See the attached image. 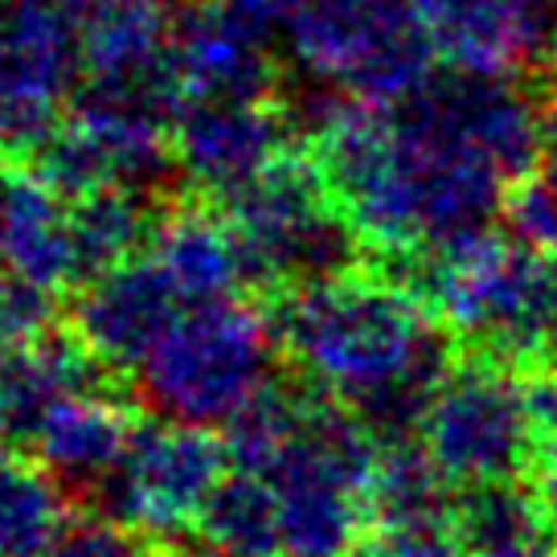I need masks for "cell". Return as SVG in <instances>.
Masks as SVG:
<instances>
[{
	"label": "cell",
	"mask_w": 557,
	"mask_h": 557,
	"mask_svg": "<svg viewBox=\"0 0 557 557\" xmlns=\"http://www.w3.org/2000/svg\"><path fill=\"white\" fill-rule=\"evenodd\" d=\"M29 438H34L37 459L62 484L103 487V480L120 468V459L132 447L136 426H132V410L115 394L78 385L37 418Z\"/></svg>",
	"instance_id": "obj_18"
},
{
	"label": "cell",
	"mask_w": 557,
	"mask_h": 557,
	"mask_svg": "<svg viewBox=\"0 0 557 557\" xmlns=\"http://www.w3.org/2000/svg\"><path fill=\"white\" fill-rule=\"evenodd\" d=\"M315 169L357 238L426 255L500 213L508 181L471 136L447 74L394 103L336 99L315 111Z\"/></svg>",
	"instance_id": "obj_1"
},
{
	"label": "cell",
	"mask_w": 557,
	"mask_h": 557,
	"mask_svg": "<svg viewBox=\"0 0 557 557\" xmlns=\"http://www.w3.org/2000/svg\"><path fill=\"white\" fill-rule=\"evenodd\" d=\"M537 500L557 529V426L537 443Z\"/></svg>",
	"instance_id": "obj_31"
},
{
	"label": "cell",
	"mask_w": 557,
	"mask_h": 557,
	"mask_svg": "<svg viewBox=\"0 0 557 557\" xmlns=\"http://www.w3.org/2000/svg\"><path fill=\"white\" fill-rule=\"evenodd\" d=\"M283 34L296 66L345 99L394 103L435 74L410 0H296Z\"/></svg>",
	"instance_id": "obj_6"
},
{
	"label": "cell",
	"mask_w": 557,
	"mask_h": 557,
	"mask_svg": "<svg viewBox=\"0 0 557 557\" xmlns=\"http://www.w3.org/2000/svg\"><path fill=\"white\" fill-rule=\"evenodd\" d=\"M369 508L382 533H406V529H435L447 524L451 512V480L443 475L431 451L410 438L385 443L377 455Z\"/></svg>",
	"instance_id": "obj_22"
},
{
	"label": "cell",
	"mask_w": 557,
	"mask_h": 557,
	"mask_svg": "<svg viewBox=\"0 0 557 557\" xmlns=\"http://www.w3.org/2000/svg\"><path fill=\"white\" fill-rule=\"evenodd\" d=\"M90 357L83 341L66 336H37L29 345L0 352V406L13 435H29L34 422L70 389L90 385Z\"/></svg>",
	"instance_id": "obj_20"
},
{
	"label": "cell",
	"mask_w": 557,
	"mask_h": 557,
	"mask_svg": "<svg viewBox=\"0 0 557 557\" xmlns=\"http://www.w3.org/2000/svg\"><path fill=\"white\" fill-rule=\"evenodd\" d=\"M164 107L83 90L78 107L41 148V173L70 197L95 189H148L173 169Z\"/></svg>",
	"instance_id": "obj_11"
},
{
	"label": "cell",
	"mask_w": 557,
	"mask_h": 557,
	"mask_svg": "<svg viewBox=\"0 0 557 557\" xmlns=\"http://www.w3.org/2000/svg\"><path fill=\"white\" fill-rule=\"evenodd\" d=\"M382 438L341 401H304L267 480L278 505V557H352L366 533Z\"/></svg>",
	"instance_id": "obj_3"
},
{
	"label": "cell",
	"mask_w": 557,
	"mask_h": 557,
	"mask_svg": "<svg viewBox=\"0 0 557 557\" xmlns=\"http://www.w3.org/2000/svg\"><path fill=\"white\" fill-rule=\"evenodd\" d=\"M152 259L185 304L238 296L246 278H255L234 222L206 209H181L164 218L152 230Z\"/></svg>",
	"instance_id": "obj_19"
},
{
	"label": "cell",
	"mask_w": 557,
	"mask_h": 557,
	"mask_svg": "<svg viewBox=\"0 0 557 557\" xmlns=\"http://www.w3.org/2000/svg\"><path fill=\"white\" fill-rule=\"evenodd\" d=\"M173 157L197 189L234 197L287 157V120L271 99H201L176 115Z\"/></svg>",
	"instance_id": "obj_13"
},
{
	"label": "cell",
	"mask_w": 557,
	"mask_h": 557,
	"mask_svg": "<svg viewBox=\"0 0 557 557\" xmlns=\"http://www.w3.org/2000/svg\"><path fill=\"white\" fill-rule=\"evenodd\" d=\"M222 4L234 17H243L246 25H255L267 37H271V29H283L292 9H296V0H222Z\"/></svg>",
	"instance_id": "obj_30"
},
{
	"label": "cell",
	"mask_w": 557,
	"mask_h": 557,
	"mask_svg": "<svg viewBox=\"0 0 557 557\" xmlns=\"http://www.w3.org/2000/svg\"><path fill=\"white\" fill-rule=\"evenodd\" d=\"M53 320V292L25 283L17 275H0V352L21 348L46 336Z\"/></svg>",
	"instance_id": "obj_27"
},
{
	"label": "cell",
	"mask_w": 557,
	"mask_h": 557,
	"mask_svg": "<svg viewBox=\"0 0 557 557\" xmlns=\"http://www.w3.org/2000/svg\"><path fill=\"white\" fill-rule=\"evenodd\" d=\"M66 529L62 480L41 459L0 455V557H50Z\"/></svg>",
	"instance_id": "obj_21"
},
{
	"label": "cell",
	"mask_w": 557,
	"mask_h": 557,
	"mask_svg": "<svg viewBox=\"0 0 557 557\" xmlns=\"http://www.w3.org/2000/svg\"><path fill=\"white\" fill-rule=\"evenodd\" d=\"M545 348H549V357H554V369H557V259L549 267V312H545Z\"/></svg>",
	"instance_id": "obj_33"
},
{
	"label": "cell",
	"mask_w": 557,
	"mask_h": 557,
	"mask_svg": "<svg viewBox=\"0 0 557 557\" xmlns=\"http://www.w3.org/2000/svg\"><path fill=\"white\" fill-rule=\"evenodd\" d=\"M230 222L238 230L250 275L262 283H315L345 275L357 259V230L315 164L283 157L259 181L230 197Z\"/></svg>",
	"instance_id": "obj_7"
},
{
	"label": "cell",
	"mask_w": 557,
	"mask_h": 557,
	"mask_svg": "<svg viewBox=\"0 0 557 557\" xmlns=\"http://www.w3.org/2000/svg\"><path fill=\"white\" fill-rule=\"evenodd\" d=\"M418 435L455 487L517 480L541 443L524 401V377L508 373L492 352L459 361L438 377Z\"/></svg>",
	"instance_id": "obj_8"
},
{
	"label": "cell",
	"mask_w": 557,
	"mask_h": 557,
	"mask_svg": "<svg viewBox=\"0 0 557 557\" xmlns=\"http://www.w3.org/2000/svg\"><path fill=\"white\" fill-rule=\"evenodd\" d=\"M173 78L181 103L201 99H267L275 62L267 34L234 17L222 0L189 4L173 25Z\"/></svg>",
	"instance_id": "obj_16"
},
{
	"label": "cell",
	"mask_w": 557,
	"mask_h": 557,
	"mask_svg": "<svg viewBox=\"0 0 557 557\" xmlns=\"http://www.w3.org/2000/svg\"><path fill=\"white\" fill-rule=\"evenodd\" d=\"M70 193L41 173L0 176V267L4 275L62 292L83 278Z\"/></svg>",
	"instance_id": "obj_17"
},
{
	"label": "cell",
	"mask_w": 557,
	"mask_h": 557,
	"mask_svg": "<svg viewBox=\"0 0 557 557\" xmlns=\"http://www.w3.org/2000/svg\"><path fill=\"white\" fill-rule=\"evenodd\" d=\"M278 329L246 299L185 304L139 361V389L173 422L226 426L271 385Z\"/></svg>",
	"instance_id": "obj_4"
},
{
	"label": "cell",
	"mask_w": 557,
	"mask_h": 557,
	"mask_svg": "<svg viewBox=\"0 0 557 557\" xmlns=\"http://www.w3.org/2000/svg\"><path fill=\"white\" fill-rule=\"evenodd\" d=\"M13 435V426H9V418H4V406H0V443Z\"/></svg>",
	"instance_id": "obj_36"
},
{
	"label": "cell",
	"mask_w": 557,
	"mask_h": 557,
	"mask_svg": "<svg viewBox=\"0 0 557 557\" xmlns=\"http://www.w3.org/2000/svg\"><path fill=\"white\" fill-rule=\"evenodd\" d=\"M173 25L160 0H90L83 17V90L120 95L176 111L181 90L173 78Z\"/></svg>",
	"instance_id": "obj_14"
},
{
	"label": "cell",
	"mask_w": 557,
	"mask_h": 557,
	"mask_svg": "<svg viewBox=\"0 0 557 557\" xmlns=\"http://www.w3.org/2000/svg\"><path fill=\"white\" fill-rule=\"evenodd\" d=\"M366 557H463V554H459V537L447 533V524H435V529L385 533Z\"/></svg>",
	"instance_id": "obj_29"
},
{
	"label": "cell",
	"mask_w": 557,
	"mask_h": 557,
	"mask_svg": "<svg viewBox=\"0 0 557 557\" xmlns=\"http://www.w3.org/2000/svg\"><path fill=\"white\" fill-rule=\"evenodd\" d=\"M541 164H545V181L557 189V87L545 111V139H541Z\"/></svg>",
	"instance_id": "obj_32"
},
{
	"label": "cell",
	"mask_w": 557,
	"mask_h": 557,
	"mask_svg": "<svg viewBox=\"0 0 557 557\" xmlns=\"http://www.w3.org/2000/svg\"><path fill=\"white\" fill-rule=\"evenodd\" d=\"M90 0H0V152H41L83 74Z\"/></svg>",
	"instance_id": "obj_9"
},
{
	"label": "cell",
	"mask_w": 557,
	"mask_h": 557,
	"mask_svg": "<svg viewBox=\"0 0 557 557\" xmlns=\"http://www.w3.org/2000/svg\"><path fill=\"white\" fill-rule=\"evenodd\" d=\"M278 341L320 394L352 410L382 443L422 426L438 377L451 369L422 296L352 271L299 283L278 312Z\"/></svg>",
	"instance_id": "obj_2"
},
{
	"label": "cell",
	"mask_w": 557,
	"mask_h": 557,
	"mask_svg": "<svg viewBox=\"0 0 557 557\" xmlns=\"http://www.w3.org/2000/svg\"><path fill=\"white\" fill-rule=\"evenodd\" d=\"M418 292L435 320L492 357H524L545 345L549 271L512 234L475 226L426 250Z\"/></svg>",
	"instance_id": "obj_5"
},
{
	"label": "cell",
	"mask_w": 557,
	"mask_h": 557,
	"mask_svg": "<svg viewBox=\"0 0 557 557\" xmlns=\"http://www.w3.org/2000/svg\"><path fill=\"white\" fill-rule=\"evenodd\" d=\"M455 537L468 554L480 549H508V545H549V517L537 496L505 484L468 487L463 505L455 508Z\"/></svg>",
	"instance_id": "obj_24"
},
{
	"label": "cell",
	"mask_w": 557,
	"mask_h": 557,
	"mask_svg": "<svg viewBox=\"0 0 557 557\" xmlns=\"http://www.w3.org/2000/svg\"><path fill=\"white\" fill-rule=\"evenodd\" d=\"M230 451L209 426L164 422L136 431L120 468L103 480L107 512L148 537H169L201 524L218 484L226 480Z\"/></svg>",
	"instance_id": "obj_10"
},
{
	"label": "cell",
	"mask_w": 557,
	"mask_h": 557,
	"mask_svg": "<svg viewBox=\"0 0 557 557\" xmlns=\"http://www.w3.org/2000/svg\"><path fill=\"white\" fill-rule=\"evenodd\" d=\"M50 557H157V549L148 545V533L111 517V521L70 524Z\"/></svg>",
	"instance_id": "obj_28"
},
{
	"label": "cell",
	"mask_w": 557,
	"mask_h": 557,
	"mask_svg": "<svg viewBox=\"0 0 557 557\" xmlns=\"http://www.w3.org/2000/svg\"><path fill=\"white\" fill-rule=\"evenodd\" d=\"M508 234L529 250H557V189L545 176H521L512 181L500 201Z\"/></svg>",
	"instance_id": "obj_26"
},
{
	"label": "cell",
	"mask_w": 557,
	"mask_h": 557,
	"mask_svg": "<svg viewBox=\"0 0 557 557\" xmlns=\"http://www.w3.org/2000/svg\"><path fill=\"white\" fill-rule=\"evenodd\" d=\"M152 209L144 189H95L74 197V243L83 278H95L136 255L152 234Z\"/></svg>",
	"instance_id": "obj_23"
},
{
	"label": "cell",
	"mask_w": 557,
	"mask_h": 557,
	"mask_svg": "<svg viewBox=\"0 0 557 557\" xmlns=\"http://www.w3.org/2000/svg\"><path fill=\"white\" fill-rule=\"evenodd\" d=\"M185 308L157 259H127L103 275L87 278L74 304V336L95 361L115 369H139L173 315Z\"/></svg>",
	"instance_id": "obj_15"
},
{
	"label": "cell",
	"mask_w": 557,
	"mask_h": 557,
	"mask_svg": "<svg viewBox=\"0 0 557 557\" xmlns=\"http://www.w3.org/2000/svg\"><path fill=\"white\" fill-rule=\"evenodd\" d=\"M201 533L238 554L278 557V505L271 480L255 471H230L201 517Z\"/></svg>",
	"instance_id": "obj_25"
},
{
	"label": "cell",
	"mask_w": 557,
	"mask_h": 557,
	"mask_svg": "<svg viewBox=\"0 0 557 557\" xmlns=\"http://www.w3.org/2000/svg\"><path fill=\"white\" fill-rule=\"evenodd\" d=\"M169 557H250V554H238V549H226V545H218V541H201V545H181L173 549Z\"/></svg>",
	"instance_id": "obj_34"
},
{
	"label": "cell",
	"mask_w": 557,
	"mask_h": 557,
	"mask_svg": "<svg viewBox=\"0 0 557 557\" xmlns=\"http://www.w3.org/2000/svg\"><path fill=\"white\" fill-rule=\"evenodd\" d=\"M435 53L471 74L557 62V0H410Z\"/></svg>",
	"instance_id": "obj_12"
},
{
	"label": "cell",
	"mask_w": 557,
	"mask_h": 557,
	"mask_svg": "<svg viewBox=\"0 0 557 557\" xmlns=\"http://www.w3.org/2000/svg\"><path fill=\"white\" fill-rule=\"evenodd\" d=\"M468 557H549V545H508V549H480Z\"/></svg>",
	"instance_id": "obj_35"
}]
</instances>
